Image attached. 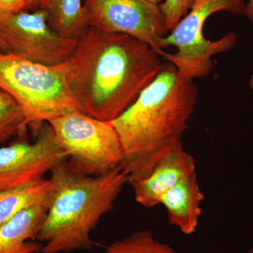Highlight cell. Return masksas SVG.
Here are the masks:
<instances>
[{
	"label": "cell",
	"instance_id": "cell-1",
	"mask_svg": "<svg viewBox=\"0 0 253 253\" xmlns=\"http://www.w3.org/2000/svg\"><path fill=\"white\" fill-rule=\"evenodd\" d=\"M163 63L151 46L127 35L86 27L63 63L68 86L83 112L112 122L158 76Z\"/></svg>",
	"mask_w": 253,
	"mask_h": 253
},
{
	"label": "cell",
	"instance_id": "cell-2",
	"mask_svg": "<svg viewBox=\"0 0 253 253\" xmlns=\"http://www.w3.org/2000/svg\"><path fill=\"white\" fill-rule=\"evenodd\" d=\"M194 80L163 63L154 81L112 121L122 142V169L131 184L144 179L166 149L181 136L197 103Z\"/></svg>",
	"mask_w": 253,
	"mask_h": 253
},
{
	"label": "cell",
	"instance_id": "cell-3",
	"mask_svg": "<svg viewBox=\"0 0 253 253\" xmlns=\"http://www.w3.org/2000/svg\"><path fill=\"white\" fill-rule=\"evenodd\" d=\"M54 194L38 234L41 252L60 253L91 250V233L113 208L128 183L122 168L99 176L75 171L64 161L50 173Z\"/></svg>",
	"mask_w": 253,
	"mask_h": 253
},
{
	"label": "cell",
	"instance_id": "cell-4",
	"mask_svg": "<svg viewBox=\"0 0 253 253\" xmlns=\"http://www.w3.org/2000/svg\"><path fill=\"white\" fill-rule=\"evenodd\" d=\"M0 88L16 101L28 126L71 113H83L73 97L63 63L46 66L0 49Z\"/></svg>",
	"mask_w": 253,
	"mask_h": 253
},
{
	"label": "cell",
	"instance_id": "cell-5",
	"mask_svg": "<svg viewBox=\"0 0 253 253\" xmlns=\"http://www.w3.org/2000/svg\"><path fill=\"white\" fill-rule=\"evenodd\" d=\"M47 123L76 172L99 176L122 168L124 151L112 122L71 113Z\"/></svg>",
	"mask_w": 253,
	"mask_h": 253
},
{
	"label": "cell",
	"instance_id": "cell-6",
	"mask_svg": "<svg viewBox=\"0 0 253 253\" xmlns=\"http://www.w3.org/2000/svg\"><path fill=\"white\" fill-rule=\"evenodd\" d=\"M244 0H204L177 23L170 34L162 40L163 49L173 46L174 54L163 51L160 56L174 65L181 76L189 79L205 77L213 67L214 55L231 49L237 41L235 33H229L221 39L211 41L204 36L206 20L218 11L245 15Z\"/></svg>",
	"mask_w": 253,
	"mask_h": 253
},
{
	"label": "cell",
	"instance_id": "cell-7",
	"mask_svg": "<svg viewBox=\"0 0 253 253\" xmlns=\"http://www.w3.org/2000/svg\"><path fill=\"white\" fill-rule=\"evenodd\" d=\"M78 38L60 36L50 26L45 10L23 11L0 16V49L46 66L66 62Z\"/></svg>",
	"mask_w": 253,
	"mask_h": 253
},
{
	"label": "cell",
	"instance_id": "cell-8",
	"mask_svg": "<svg viewBox=\"0 0 253 253\" xmlns=\"http://www.w3.org/2000/svg\"><path fill=\"white\" fill-rule=\"evenodd\" d=\"M86 27L133 37L151 46L160 55L167 36L164 16L146 0H83Z\"/></svg>",
	"mask_w": 253,
	"mask_h": 253
},
{
	"label": "cell",
	"instance_id": "cell-9",
	"mask_svg": "<svg viewBox=\"0 0 253 253\" xmlns=\"http://www.w3.org/2000/svg\"><path fill=\"white\" fill-rule=\"evenodd\" d=\"M36 133L33 143L18 141L0 146V191L42 180L67 161L48 123L42 125Z\"/></svg>",
	"mask_w": 253,
	"mask_h": 253
},
{
	"label": "cell",
	"instance_id": "cell-10",
	"mask_svg": "<svg viewBox=\"0 0 253 253\" xmlns=\"http://www.w3.org/2000/svg\"><path fill=\"white\" fill-rule=\"evenodd\" d=\"M196 172L194 156L184 149L181 140L165 151L149 174L131 184L136 202L145 208L160 205L163 195L186 176Z\"/></svg>",
	"mask_w": 253,
	"mask_h": 253
},
{
	"label": "cell",
	"instance_id": "cell-11",
	"mask_svg": "<svg viewBox=\"0 0 253 253\" xmlns=\"http://www.w3.org/2000/svg\"><path fill=\"white\" fill-rule=\"evenodd\" d=\"M204 197L196 172L186 176L163 195L160 204L166 208L169 223L183 234L190 235L199 225Z\"/></svg>",
	"mask_w": 253,
	"mask_h": 253
},
{
	"label": "cell",
	"instance_id": "cell-12",
	"mask_svg": "<svg viewBox=\"0 0 253 253\" xmlns=\"http://www.w3.org/2000/svg\"><path fill=\"white\" fill-rule=\"evenodd\" d=\"M50 204L36 205L0 225V253H38V239Z\"/></svg>",
	"mask_w": 253,
	"mask_h": 253
},
{
	"label": "cell",
	"instance_id": "cell-13",
	"mask_svg": "<svg viewBox=\"0 0 253 253\" xmlns=\"http://www.w3.org/2000/svg\"><path fill=\"white\" fill-rule=\"evenodd\" d=\"M54 194V183L50 178L0 191V225L28 208L51 204Z\"/></svg>",
	"mask_w": 253,
	"mask_h": 253
},
{
	"label": "cell",
	"instance_id": "cell-14",
	"mask_svg": "<svg viewBox=\"0 0 253 253\" xmlns=\"http://www.w3.org/2000/svg\"><path fill=\"white\" fill-rule=\"evenodd\" d=\"M45 10L51 28L66 38H78L86 28L83 0H46Z\"/></svg>",
	"mask_w": 253,
	"mask_h": 253
},
{
	"label": "cell",
	"instance_id": "cell-15",
	"mask_svg": "<svg viewBox=\"0 0 253 253\" xmlns=\"http://www.w3.org/2000/svg\"><path fill=\"white\" fill-rule=\"evenodd\" d=\"M102 253H178L169 245L158 241L152 232L141 230L117 240Z\"/></svg>",
	"mask_w": 253,
	"mask_h": 253
},
{
	"label": "cell",
	"instance_id": "cell-16",
	"mask_svg": "<svg viewBox=\"0 0 253 253\" xmlns=\"http://www.w3.org/2000/svg\"><path fill=\"white\" fill-rule=\"evenodd\" d=\"M27 127L22 110L9 94L0 88V145L16 134H24Z\"/></svg>",
	"mask_w": 253,
	"mask_h": 253
},
{
	"label": "cell",
	"instance_id": "cell-17",
	"mask_svg": "<svg viewBox=\"0 0 253 253\" xmlns=\"http://www.w3.org/2000/svg\"><path fill=\"white\" fill-rule=\"evenodd\" d=\"M191 0H164L159 8L164 16L166 29L172 31L191 9Z\"/></svg>",
	"mask_w": 253,
	"mask_h": 253
},
{
	"label": "cell",
	"instance_id": "cell-18",
	"mask_svg": "<svg viewBox=\"0 0 253 253\" xmlns=\"http://www.w3.org/2000/svg\"><path fill=\"white\" fill-rule=\"evenodd\" d=\"M26 10L25 0H0V16Z\"/></svg>",
	"mask_w": 253,
	"mask_h": 253
},
{
	"label": "cell",
	"instance_id": "cell-19",
	"mask_svg": "<svg viewBox=\"0 0 253 253\" xmlns=\"http://www.w3.org/2000/svg\"><path fill=\"white\" fill-rule=\"evenodd\" d=\"M26 1V10L35 11L42 9L46 0H25Z\"/></svg>",
	"mask_w": 253,
	"mask_h": 253
},
{
	"label": "cell",
	"instance_id": "cell-20",
	"mask_svg": "<svg viewBox=\"0 0 253 253\" xmlns=\"http://www.w3.org/2000/svg\"><path fill=\"white\" fill-rule=\"evenodd\" d=\"M245 16L253 23V0H249V3L246 4Z\"/></svg>",
	"mask_w": 253,
	"mask_h": 253
},
{
	"label": "cell",
	"instance_id": "cell-21",
	"mask_svg": "<svg viewBox=\"0 0 253 253\" xmlns=\"http://www.w3.org/2000/svg\"><path fill=\"white\" fill-rule=\"evenodd\" d=\"M204 1V0H191V8L194 7V6H197L198 4H199L200 3Z\"/></svg>",
	"mask_w": 253,
	"mask_h": 253
},
{
	"label": "cell",
	"instance_id": "cell-22",
	"mask_svg": "<svg viewBox=\"0 0 253 253\" xmlns=\"http://www.w3.org/2000/svg\"><path fill=\"white\" fill-rule=\"evenodd\" d=\"M146 1H149V2L152 3L155 5H159L160 3L162 2L163 0H146Z\"/></svg>",
	"mask_w": 253,
	"mask_h": 253
},
{
	"label": "cell",
	"instance_id": "cell-23",
	"mask_svg": "<svg viewBox=\"0 0 253 253\" xmlns=\"http://www.w3.org/2000/svg\"><path fill=\"white\" fill-rule=\"evenodd\" d=\"M249 84L251 89H253V73L252 76H251V80H250Z\"/></svg>",
	"mask_w": 253,
	"mask_h": 253
},
{
	"label": "cell",
	"instance_id": "cell-24",
	"mask_svg": "<svg viewBox=\"0 0 253 253\" xmlns=\"http://www.w3.org/2000/svg\"><path fill=\"white\" fill-rule=\"evenodd\" d=\"M246 253H253V249L250 250V251H248Z\"/></svg>",
	"mask_w": 253,
	"mask_h": 253
}]
</instances>
